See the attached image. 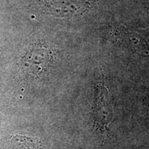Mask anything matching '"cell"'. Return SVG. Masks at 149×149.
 Segmentation results:
<instances>
[{
    "mask_svg": "<svg viewBox=\"0 0 149 149\" xmlns=\"http://www.w3.org/2000/svg\"><path fill=\"white\" fill-rule=\"evenodd\" d=\"M93 104V120L95 126L103 135H107L113 120V106L109 93L102 81L96 84Z\"/></svg>",
    "mask_w": 149,
    "mask_h": 149,
    "instance_id": "cell-1",
    "label": "cell"
},
{
    "mask_svg": "<svg viewBox=\"0 0 149 149\" xmlns=\"http://www.w3.org/2000/svg\"><path fill=\"white\" fill-rule=\"evenodd\" d=\"M51 12L61 17L82 15L95 3V0H46Z\"/></svg>",
    "mask_w": 149,
    "mask_h": 149,
    "instance_id": "cell-2",
    "label": "cell"
},
{
    "mask_svg": "<svg viewBox=\"0 0 149 149\" xmlns=\"http://www.w3.org/2000/svg\"><path fill=\"white\" fill-rule=\"evenodd\" d=\"M51 54L49 48L44 44H36L26 53L25 63L27 68L33 74H40L48 66Z\"/></svg>",
    "mask_w": 149,
    "mask_h": 149,
    "instance_id": "cell-3",
    "label": "cell"
},
{
    "mask_svg": "<svg viewBox=\"0 0 149 149\" xmlns=\"http://www.w3.org/2000/svg\"><path fill=\"white\" fill-rule=\"evenodd\" d=\"M10 143L13 149H44L40 139L35 137L16 135Z\"/></svg>",
    "mask_w": 149,
    "mask_h": 149,
    "instance_id": "cell-4",
    "label": "cell"
},
{
    "mask_svg": "<svg viewBox=\"0 0 149 149\" xmlns=\"http://www.w3.org/2000/svg\"><path fill=\"white\" fill-rule=\"evenodd\" d=\"M0 59H1V48H0Z\"/></svg>",
    "mask_w": 149,
    "mask_h": 149,
    "instance_id": "cell-5",
    "label": "cell"
}]
</instances>
